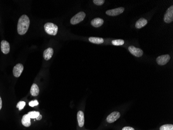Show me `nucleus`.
Returning <instances> with one entry per match:
<instances>
[{"mask_svg":"<svg viewBox=\"0 0 173 130\" xmlns=\"http://www.w3.org/2000/svg\"><path fill=\"white\" fill-rule=\"evenodd\" d=\"M30 26V19L26 15L21 16L18 21L17 31L20 35L25 34L28 30Z\"/></svg>","mask_w":173,"mask_h":130,"instance_id":"1","label":"nucleus"},{"mask_svg":"<svg viewBox=\"0 0 173 130\" xmlns=\"http://www.w3.org/2000/svg\"><path fill=\"white\" fill-rule=\"evenodd\" d=\"M44 29L47 33L52 36H56L58 31V26L51 23H46L44 26Z\"/></svg>","mask_w":173,"mask_h":130,"instance_id":"2","label":"nucleus"},{"mask_svg":"<svg viewBox=\"0 0 173 130\" xmlns=\"http://www.w3.org/2000/svg\"><path fill=\"white\" fill-rule=\"evenodd\" d=\"M85 17L86 14L83 11H80L71 18V24L72 25H76L77 24H79L84 19Z\"/></svg>","mask_w":173,"mask_h":130,"instance_id":"3","label":"nucleus"},{"mask_svg":"<svg viewBox=\"0 0 173 130\" xmlns=\"http://www.w3.org/2000/svg\"><path fill=\"white\" fill-rule=\"evenodd\" d=\"M164 21L166 23H171L173 21V6L168 8L164 17Z\"/></svg>","mask_w":173,"mask_h":130,"instance_id":"4","label":"nucleus"},{"mask_svg":"<svg viewBox=\"0 0 173 130\" xmlns=\"http://www.w3.org/2000/svg\"><path fill=\"white\" fill-rule=\"evenodd\" d=\"M170 59H171V57L168 54L161 55L158 57L156 59V62L158 63V64L162 66V65L166 64L169 62Z\"/></svg>","mask_w":173,"mask_h":130,"instance_id":"5","label":"nucleus"},{"mask_svg":"<svg viewBox=\"0 0 173 130\" xmlns=\"http://www.w3.org/2000/svg\"><path fill=\"white\" fill-rule=\"evenodd\" d=\"M120 117V113L118 111H114L108 116L106 118L107 122L111 123L117 120Z\"/></svg>","mask_w":173,"mask_h":130,"instance_id":"6","label":"nucleus"},{"mask_svg":"<svg viewBox=\"0 0 173 130\" xmlns=\"http://www.w3.org/2000/svg\"><path fill=\"white\" fill-rule=\"evenodd\" d=\"M124 11V8H119L113 10H108L106 11V14L108 16H115L117 15H120V14H122Z\"/></svg>","mask_w":173,"mask_h":130,"instance_id":"7","label":"nucleus"},{"mask_svg":"<svg viewBox=\"0 0 173 130\" xmlns=\"http://www.w3.org/2000/svg\"><path fill=\"white\" fill-rule=\"evenodd\" d=\"M129 51L132 55L138 57H141L143 55V51L139 48L134 47L133 46H130L129 47Z\"/></svg>","mask_w":173,"mask_h":130,"instance_id":"8","label":"nucleus"},{"mask_svg":"<svg viewBox=\"0 0 173 130\" xmlns=\"http://www.w3.org/2000/svg\"><path fill=\"white\" fill-rule=\"evenodd\" d=\"M23 70V66L21 64H18L16 65L13 69V75L15 77L18 78Z\"/></svg>","mask_w":173,"mask_h":130,"instance_id":"9","label":"nucleus"},{"mask_svg":"<svg viewBox=\"0 0 173 130\" xmlns=\"http://www.w3.org/2000/svg\"><path fill=\"white\" fill-rule=\"evenodd\" d=\"M1 49L3 53L5 54H7L10 52V43L5 40H3L1 43Z\"/></svg>","mask_w":173,"mask_h":130,"instance_id":"10","label":"nucleus"},{"mask_svg":"<svg viewBox=\"0 0 173 130\" xmlns=\"http://www.w3.org/2000/svg\"><path fill=\"white\" fill-rule=\"evenodd\" d=\"M77 121L80 127H83L85 123L84 113L82 111H79L77 113Z\"/></svg>","mask_w":173,"mask_h":130,"instance_id":"11","label":"nucleus"},{"mask_svg":"<svg viewBox=\"0 0 173 130\" xmlns=\"http://www.w3.org/2000/svg\"><path fill=\"white\" fill-rule=\"evenodd\" d=\"M53 49L52 48L49 47L44 52V59L46 60H49L53 56Z\"/></svg>","mask_w":173,"mask_h":130,"instance_id":"12","label":"nucleus"},{"mask_svg":"<svg viewBox=\"0 0 173 130\" xmlns=\"http://www.w3.org/2000/svg\"><path fill=\"white\" fill-rule=\"evenodd\" d=\"M103 20L102 18H94L91 22V25H92V26L94 27H96V28L101 26L103 24Z\"/></svg>","mask_w":173,"mask_h":130,"instance_id":"13","label":"nucleus"},{"mask_svg":"<svg viewBox=\"0 0 173 130\" xmlns=\"http://www.w3.org/2000/svg\"><path fill=\"white\" fill-rule=\"evenodd\" d=\"M31 118L29 116L28 114H26L25 115L23 116L21 120V123L23 124V125H24L26 127H29L31 125Z\"/></svg>","mask_w":173,"mask_h":130,"instance_id":"14","label":"nucleus"},{"mask_svg":"<svg viewBox=\"0 0 173 130\" xmlns=\"http://www.w3.org/2000/svg\"><path fill=\"white\" fill-rule=\"evenodd\" d=\"M40 89L38 88L37 84L35 83L33 84L32 87H31L30 93L33 96H37L39 94Z\"/></svg>","mask_w":173,"mask_h":130,"instance_id":"15","label":"nucleus"},{"mask_svg":"<svg viewBox=\"0 0 173 130\" xmlns=\"http://www.w3.org/2000/svg\"><path fill=\"white\" fill-rule=\"evenodd\" d=\"M147 21L145 18H140L136 23L135 27L136 28L141 29L147 25Z\"/></svg>","mask_w":173,"mask_h":130,"instance_id":"16","label":"nucleus"},{"mask_svg":"<svg viewBox=\"0 0 173 130\" xmlns=\"http://www.w3.org/2000/svg\"><path fill=\"white\" fill-rule=\"evenodd\" d=\"M89 41L92 43L100 44L103 43L104 42V39L101 38H97V37H90L89 38Z\"/></svg>","mask_w":173,"mask_h":130,"instance_id":"17","label":"nucleus"},{"mask_svg":"<svg viewBox=\"0 0 173 130\" xmlns=\"http://www.w3.org/2000/svg\"><path fill=\"white\" fill-rule=\"evenodd\" d=\"M28 115L31 119H36L38 116L40 115V113L38 111H31L28 113Z\"/></svg>","mask_w":173,"mask_h":130,"instance_id":"18","label":"nucleus"},{"mask_svg":"<svg viewBox=\"0 0 173 130\" xmlns=\"http://www.w3.org/2000/svg\"><path fill=\"white\" fill-rule=\"evenodd\" d=\"M160 130H173V125L171 124L163 125L160 127Z\"/></svg>","mask_w":173,"mask_h":130,"instance_id":"19","label":"nucleus"},{"mask_svg":"<svg viewBox=\"0 0 173 130\" xmlns=\"http://www.w3.org/2000/svg\"><path fill=\"white\" fill-rule=\"evenodd\" d=\"M111 43L113 44V45H116V46H120V45H122L124 43V41L123 40H113L111 42Z\"/></svg>","mask_w":173,"mask_h":130,"instance_id":"20","label":"nucleus"},{"mask_svg":"<svg viewBox=\"0 0 173 130\" xmlns=\"http://www.w3.org/2000/svg\"><path fill=\"white\" fill-rule=\"evenodd\" d=\"M25 106H26V102H23V101H20L17 104L16 107L19 109V110H21L23 109V108L25 107Z\"/></svg>","mask_w":173,"mask_h":130,"instance_id":"21","label":"nucleus"},{"mask_svg":"<svg viewBox=\"0 0 173 130\" xmlns=\"http://www.w3.org/2000/svg\"><path fill=\"white\" fill-rule=\"evenodd\" d=\"M93 2L96 5L100 6L102 5L104 3L105 1L104 0H94Z\"/></svg>","mask_w":173,"mask_h":130,"instance_id":"22","label":"nucleus"},{"mask_svg":"<svg viewBox=\"0 0 173 130\" xmlns=\"http://www.w3.org/2000/svg\"><path fill=\"white\" fill-rule=\"evenodd\" d=\"M38 102L37 100H32L30 102H29V105L31 107H34L35 106H38Z\"/></svg>","mask_w":173,"mask_h":130,"instance_id":"23","label":"nucleus"},{"mask_svg":"<svg viewBox=\"0 0 173 130\" xmlns=\"http://www.w3.org/2000/svg\"><path fill=\"white\" fill-rule=\"evenodd\" d=\"M122 130H135L134 128H133L132 127L130 126H125L123 128H122Z\"/></svg>","mask_w":173,"mask_h":130,"instance_id":"24","label":"nucleus"},{"mask_svg":"<svg viewBox=\"0 0 173 130\" xmlns=\"http://www.w3.org/2000/svg\"><path fill=\"white\" fill-rule=\"evenodd\" d=\"M41 118H42V116L41 115H40L36 119L37 120H41Z\"/></svg>","mask_w":173,"mask_h":130,"instance_id":"25","label":"nucleus"},{"mask_svg":"<svg viewBox=\"0 0 173 130\" xmlns=\"http://www.w3.org/2000/svg\"><path fill=\"white\" fill-rule=\"evenodd\" d=\"M2 107V100L1 97L0 96V110L1 109Z\"/></svg>","mask_w":173,"mask_h":130,"instance_id":"26","label":"nucleus"}]
</instances>
